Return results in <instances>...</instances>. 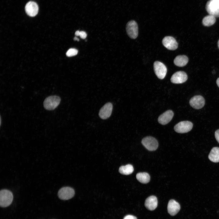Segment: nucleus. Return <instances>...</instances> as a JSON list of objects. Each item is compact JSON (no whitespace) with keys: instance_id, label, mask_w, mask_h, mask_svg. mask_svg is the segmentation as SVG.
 Masks as SVG:
<instances>
[{"instance_id":"obj_1","label":"nucleus","mask_w":219,"mask_h":219,"mask_svg":"<svg viewBox=\"0 0 219 219\" xmlns=\"http://www.w3.org/2000/svg\"><path fill=\"white\" fill-rule=\"evenodd\" d=\"M13 199L12 193L10 191L2 189L0 192V205L2 207H6L12 203Z\"/></svg>"},{"instance_id":"obj_2","label":"nucleus","mask_w":219,"mask_h":219,"mask_svg":"<svg viewBox=\"0 0 219 219\" xmlns=\"http://www.w3.org/2000/svg\"><path fill=\"white\" fill-rule=\"evenodd\" d=\"M60 98L57 96H52L47 98L43 102L44 108L48 110H52L55 109L59 104L61 101Z\"/></svg>"},{"instance_id":"obj_3","label":"nucleus","mask_w":219,"mask_h":219,"mask_svg":"<svg viewBox=\"0 0 219 219\" xmlns=\"http://www.w3.org/2000/svg\"><path fill=\"white\" fill-rule=\"evenodd\" d=\"M206 9L209 15L219 17V0H209L206 4Z\"/></svg>"},{"instance_id":"obj_4","label":"nucleus","mask_w":219,"mask_h":219,"mask_svg":"<svg viewBox=\"0 0 219 219\" xmlns=\"http://www.w3.org/2000/svg\"><path fill=\"white\" fill-rule=\"evenodd\" d=\"M141 143L143 146L150 151H155L158 147L157 141L152 137H147L144 138L142 140Z\"/></svg>"},{"instance_id":"obj_5","label":"nucleus","mask_w":219,"mask_h":219,"mask_svg":"<svg viewBox=\"0 0 219 219\" xmlns=\"http://www.w3.org/2000/svg\"><path fill=\"white\" fill-rule=\"evenodd\" d=\"M154 69L155 74L159 78L162 79L165 77L167 69L164 64L159 61H155L154 63Z\"/></svg>"},{"instance_id":"obj_6","label":"nucleus","mask_w":219,"mask_h":219,"mask_svg":"<svg viewBox=\"0 0 219 219\" xmlns=\"http://www.w3.org/2000/svg\"><path fill=\"white\" fill-rule=\"evenodd\" d=\"M193 124L192 122L188 121H181L177 124L174 127L175 131L178 133H187L191 130Z\"/></svg>"},{"instance_id":"obj_7","label":"nucleus","mask_w":219,"mask_h":219,"mask_svg":"<svg viewBox=\"0 0 219 219\" xmlns=\"http://www.w3.org/2000/svg\"><path fill=\"white\" fill-rule=\"evenodd\" d=\"M127 32L128 36L131 38H136L138 35V28L137 23L132 20L128 22L126 27Z\"/></svg>"},{"instance_id":"obj_8","label":"nucleus","mask_w":219,"mask_h":219,"mask_svg":"<svg viewBox=\"0 0 219 219\" xmlns=\"http://www.w3.org/2000/svg\"><path fill=\"white\" fill-rule=\"evenodd\" d=\"M74 189L69 187H65L61 188L58 191V195L60 199L68 200L72 198L74 195Z\"/></svg>"},{"instance_id":"obj_9","label":"nucleus","mask_w":219,"mask_h":219,"mask_svg":"<svg viewBox=\"0 0 219 219\" xmlns=\"http://www.w3.org/2000/svg\"><path fill=\"white\" fill-rule=\"evenodd\" d=\"M112 110V104L109 102L107 103L100 110L99 116L103 119H107L111 116Z\"/></svg>"},{"instance_id":"obj_10","label":"nucleus","mask_w":219,"mask_h":219,"mask_svg":"<svg viewBox=\"0 0 219 219\" xmlns=\"http://www.w3.org/2000/svg\"><path fill=\"white\" fill-rule=\"evenodd\" d=\"M163 45L167 49L175 50L178 47V44L176 39L171 36H166L162 40Z\"/></svg>"},{"instance_id":"obj_11","label":"nucleus","mask_w":219,"mask_h":219,"mask_svg":"<svg viewBox=\"0 0 219 219\" xmlns=\"http://www.w3.org/2000/svg\"><path fill=\"white\" fill-rule=\"evenodd\" d=\"M189 104L193 108L196 109H199L204 106L205 100L201 96H195L190 99Z\"/></svg>"},{"instance_id":"obj_12","label":"nucleus","mask_w":219,"mask_h":219,"mask_svg":"<svg viewBox=\"0 0 219 219\" xmlns=\"http://www.w3.org/2000/svg\"><path fill=\"white\" fill-rule=\"evenodd\" d=\"M187 79L186 73L183 71H178L174 73L172 76L171 81L175 84H181L185 82Z\"/></svg>"},{"instance_id":"obj_13","label":"nucleus","mask_w":219,"mask_h":219,"mask_svg":"<svg viewBox=\"0 0 219 219\" xmlns=\"http://www.w3.org/2000/svg\"><path fill=\"white\" fill-rule=\"evenodd\" d=\"M25 9L28 15L31 17H33L37 14L39 8L36 2L30 1L26 4Z\"/></svg>"},{"instance_id":"obj_14","label":"nucleus","mask_w":219,"mask_h":219,"mask_svg":"<svg viewBox=\"0 0 219 219\" xmlns=\"http://www.w3.org/2000/svg\"><path fill=\"white\" fill-rule=\"evenodd\" d=\"M180 207L179 203L174 200H170L167 206L168 213L171 216L176 215L179 211Z\"/></svg>"},{"instance_id":"obj_15","label":"nucleus","mask_w":219,"mask_h":219,"mask_svg":"<svg viewBox=\"0 0 219 219\" xmlns=\"http://www.w3.org/2000/svg\"><path fill=\"white\" fill-rule=\"evenodd\" d=\"M173 115L174 113L172 110H167L159 116L158 122L162 125L166 124L171 120Z\"/></svg>"},{"instance_id":"obj_16","label":"nucleus","mask_w":219,"mask_h":219,"mask_svg":"<svg viewBox=\"0 0 219 219\" xmlns=\"http://www.w3.org/2000/svg\"><path fill=\"white\" fill-rule=\"evenodd\" d=\"M157 199L154 196H149L145 200V206L149 210H154L157 207Z\"/></svg>"},{"instance_id":"obj_17","label":"nucleus","mask_w":219,"mask_h":219,"mask_svg":"<svg viewBox=\"0 0 219 219\" xmlns=\"http://www.w3.org/2000/svg\"><path fill=\"white\" fill-rule=\"evenodd\" d=\"M188 61V57L185 55H180L176 56L174 60V64L179 67H183L186 65Z\"/></svg>"},{"instance_id":"obj_18","label":"nucleus","mask_w":219,"mask_h":219,"mask_svg":"<svg viewBox=\"0 0 219 219\" xmlns=\"http://www.w3.org/2000/svg\"><path fill=\"white\" fill-rule=\"evenodd\" d=\"M208 158L211 162H219V148L215 147L212 148L209 153Z\"/></svg>"},{"instance_id":"obj_19","label":"nucleus","mask_w":219,"mask_h":219,"mask_svg":"<svg viewBox=\"0 0 219 219\" xmlns=\"http://www.w3.org/2000/svg\"><path fill=\"white\" fill-rule=\"evenodd\" d=\"M137 179L140 182L144 184L148 182L150 179V177L147 172H139L137 173L136 176Z\"/></svg>"},{"instance_id":"obj_20","label":"nucleus","mask_w":219,"mask_h":219,"mask_svg":"<svg viewBox=\"0 0 219 219\" xmlns=\"http://www.w3.org/2000/svg\"><path fill=\"white\" fill-rule=\"evenodd\" d=\"M133 166L130 164H127L124 166H120L119 169V172L122 174L129 175L131 174L134 171Z\"/></svg>"},{"instance_id":"obj_21","label":"nucleus","mask_w":219,"mask_h":219,"mask_svg":"<svg viewBox=\"0 0 219 219\" xmlns=\"http://www.w3.org/2000/svg\"><path fill=\"white\" fill-rule=\"evenodd\" d=\"M215 22V17L209 15L203 18L202 20V23L205 26H209L213 25Z\"/></svg>"},{"instance_id":"obj_22","label":"nucleus","mask_w":219,"mask_h":219,"mask_svg":"<svg viewBox=\"0 0 219 219\" xmlns=\"http://www.w3.org/2000/svg\"><path fill=\"white\" fill-rule=\"evenodd\" d=\"M78 53V50L75 48H70L67 52L66 55L68 57L74 56L77 54Z\"/></svg>"},{"instance_id":"obj_23","label":"nucleus","mask_w":219,"mask_h":219,"mask_svg":"<svg viewBox=\"0 0 219 219\" xmlns=\"http://www.w3.org/2000/svg\"><path fill=\"white\" fill-rule=\"evenodd\" d=\"M79 36L82 39H85L87 36V34L85 31H80Z\"/></svg>"},{"instance_id":"obj_24","label":"nucleus","mask_w":219,"mask_h":219,"mask_svg":"<svg viewBox=\"0 0 219 219\" xmlns=\"http://www.w3.org/2000/svg\"><path fill=\"white\" fill-rule=\"evenodd\" d=\"M215 136L216 140L219 143V129L217 130L215 132Z\"/></svg>"},{"instance_id":"obj_25","label":"nucleus","mask_w":219,"mask_h":219,"mask_svg":"<svg viewBox=\"0 0 219 219\" xmlns=\"http://www.w3.org/2000/svg\"><path fill=\"white\" fill-rule=\"evenodd\" d=\"M123 219H137V218L134 216L128 215L125 216Z\"/></svg>"},{"instance_id":"obj_26","label":"nucleus","mask_w":219,"mask_h":219,"mask_svg":"<svg viewBox=\"0 0 219 219\" xmlns=\"http://www.w3.org/2000/svg\"><path fill=\"white\" fill-rule=\"evenodd\" d=\"M80 31L78 30L76 31L75 33V35L76 36H79Z\"/></svg>"},{"instance_id":"obj_27","label":"nucleus","mask_w":219,"mask_h":219,"mask_svg":"<svg viewBox=\"0 0 219 219\" xmlns=\"http://www.w3.org/2000/svg\"><path fill=\"white\" fill-rule=\"evenodd\" d=\"M216 82L218 86L219 87V78L217 79Z\"/></svg>"},{"instance_id":"obj_28","label":"nucleus","mask_w":219,"mask_h":219,"mask_svg":"<svg viewBox=\"0 0 219 219\" xmlns=\"http://www.w3.org/2000/svg\"><path fill=\"white\" fill-rule=\"evenodd\" d=\"M74 39L75 40H77L78 41L79 40V39L78 38H77L76 37H75L74 38Z\"/></svg>"},{"instance_id":"obj_29","label":"nucleus","mask_w":219,"mask_h":219,"mask_svg":"<svg viewBox=\"0 0 219 219\" xmlns=\"http://www.w3.org/2000/svg\"><path fill=\"white\" fill-rule=\"evenodd\" d=\"M218 47H219V40H218Z\"/></svg>"}]
</instances>
